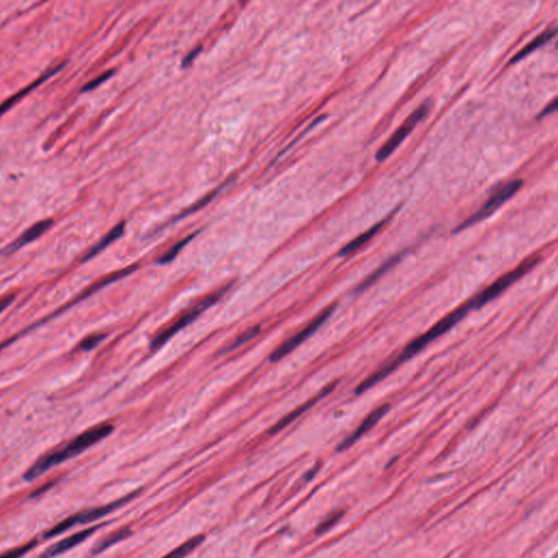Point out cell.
<instances>
[{"mask_svg":"<svg viewBox=\"0 0 558 558\" xmlns=\"http://www.w3.org/2000/svg\"><path fill=\"white\" fill-rule=\"evenodd\" d=\"M557 108V102H556V99H553L552 103L548 104V106L546 108L543 109L542 113H540L539 115V118H543V117L548 116V115L552 114L553 111L556 110Z\"/></svg>","mask_w":558,"mask_h":558,"instance_id":"29","label":"cell"},{"mask_svg":"<svg viewBox=\"0 0 558 558\" xmlns=\"http://www.w3.org/2000/svg\"><path fill=\"white\" fill-rule=\"evenodd\" d=\"M130 535H131V530L130 529H122L119 530V531H116V532L107 537L106 539H104V540L99 543V546H96L95 548H94V554L101 553V552L107 550V548L114 546L116 543L128 538Z\"/></svg>","mask_w":558,"mask_h":558,"instance_id":"19","label":"cell"},{"mask_svg":"<svg viewBox=\"0 0 558 558\" xmlns=\"http://www.w3.org/2000/svg\"><path fill=\"white\" fill-rule=\"evenodd\" d=\"M52 224H54V220H41V222L34 224L32 227L24 231L19 238H17L10 244L3 248L0 254L3 256H9L11 254L16 253L17 251L23 248L26 244L33 242L34 240H37L41 235H44L47 230L52 227Z\"/></svg>","mask_w":558,"mask_h":558,"instance_id":"10","label":"cell"},{"mask_svg":"<svg viewBox=\"0 0 558 558\" xmlns=\"http://www.w3.org/2000/svg\"><path fill=\"white\" fill-rule=\"evenodd\" d=\"M124 231V222H120L118 225L115 226L113 229L107 233L104 238H102V240L99 242L96 243L95 246L93 248H90V250L88 251V253L86 254L84 256V259H83V262H88L90 260L93 259L95 258L97 254L101 253L102 251L105 250L109 244L116 241L117 239H119L122 237V233Z\"/></svg>","mask_w":558,"mask_h":558,"instance_id":"15","label":"cell"},{"mask_svg":"<svg viewBox=\"0 0 558 558\" xmlns=\"http://www.w3.org/2000/svg\"><path fill=\"white\" fill-rule=\"evenodd\" d=\"M343 514H344V512H334V514H331V516L326 518L324 521L320 522V526L316 528V535H323V533H325L326 531H329L331 528H333L334 526L336 525L338 520L343 517Z\"/></svg>","mask_w":558,"mask_h":558,"instance_id":"22","label":"cell"},{"mask_svg":"<svg viewBox=\"0 0 558 558\" xmlns=\"http://www.w3.org/2000/svg\"><path fill=\"white\" fill-rule=\"evenodd\" d=\"M539 261H540V256H531L527 261L520 264L517 269H512L507 274L503 275L501 278L497 279V282H494L491 286H488L486 289L480 292L478 296L474 297L477 309L483 307L486 303L499 297L501 292L510 287L514 282H517L518 279L525 276L530 269H533L539 263Z\"/></svg>","mask_w":558,"mask_h":558,"instance_id":"5","label":"cell"},{"mask_svg":"<svg viewBox=\"0 0 558 558\" xmlns=\"http://www.w3.org/2000/svg\"><path fill=\"white\" fill-rule=\"evenodd\" d=\"M334 310H335V305H331L329 308L322 311L318 316L311 320L310 324L305 326L302 331L296 334L295 336L288 339L287 341H285L284 344L275 349L274 352H271V357H269L271 362L275 363V362H278L279 360L284 359L285 357H287L288 354L296 350L300 345L305 343L307 339L310 338L313 334L320 329L322 324L333 314Z\"/></svg>","mask_w":558,"mask_h":558,"instance_id":"7","label":"cell"},{"mask_svg":"<svg viewBox=\"0 0 558 558\" xmlns=\"http://www.w3.org/2000/svg\"><path fill=\"white\" fill-rule=\"evenodd\" d=\"M229 288L230 285H227L226 287L220 288L218 291L213 292L211 295L205 297L204 299L201 300L197 305H194L193 308L190 309L189 311H186L176 322H173L171 325H169V327L164 329L163 331H160L157 336L153 339L152 343H151V348L157 349L163 346L169 339L173 338L179 331L184 329L186 325L191 324L193 320H197V318L201 316L202 313L206 311V309H209V307H212L213 305L218 302V300H220L222 296L225 295Z\"/></svg>","mask_w":558,"mask_h":558,"instance_id":"3","label":"cell"},{"mask_svg":"<svg viewBox=\"0 0 558 558\" xmlns=\"http://www.w3.org/2000/svg\"><path fill=\"white\" fill-rule=\"evenodd\" d=\"M106 338L105 334H96V335H90L83 339L80 343V349L83 352H90L92 349L95 348L99 343Z\"/></svg>","mask_w":558,"mask_h":558,"instance_id":"23","label":"cell"},{"mask_svg":"<svg viewBox=\"0 0 558 558\" xmlns=\"http://www.w3.org/2000/svg\"><path fill=\"white\" fill-rule=\"evenodd\" d=\"M222 188H220V189L218 190H215V191H213V193H211L209 194V195H207V197L205 198V199L202 200V201L199 202V203H198L197 205H194V206H192L191 209H189V211H186V212L182 213V214H181L180 216H178V218H177V220H181V218H184V216H186V215L192 214V213L195 212V211H198V209H201V207L204 206L205 204L209 203V201H212L213 198H215L216 197V195H218V192L220 191V189H222Z\"/></svg>","mask_w":558,"mask_h":558,"instance_id":"25","label":"cell"},{"mask_svg":"<svg viewBox=\"0 0 558 558\" xmlns=\"http://www.w3.org/2000/svg\"><path fill=\"white\" fill-rule=\"evenodd\" d=\"M65 65L66 64H62V65L56 66V67L52 68V69L48 70V71H47L44 75H41V78L37 79V81H34L32 84L26 86L23 90H21L19 93L16 94V95H13L12 97L7 99L5 103L1 104V105H0V116H3L6 111L8 110L9 108H11V107H12L13 105L17 103V102L20 101L21 99H23L24 96L28 95V94H29L30 92H32L34 88H37V86H41V83L45 82V81L48 80L50 77L56 75V73H57L59 70H61Z\"/></svg>","mask_w":558,"mask_h":558,"instance_id":"13","label":"cell"},{"mask_svg":"<svg viewBox=\"0 0 558 558\" xmlns=\"http://www.w3.org/2000/svg\"><path fill=\"white\" fill-rule=\"evenodd\" d=\"M389 409V403H385V405H382V406L373 410L372 412L367 416L365 421L362 422L361 425H360L352 434L349 435L348 437H346V439L338 445L337 452H344V450H348L349 448H352V445L357 442L358 439H361L363 435L367 434V432L372 429L375 424L378 423L381 418L387 414Z\"/></svg>","mask_w":558,"mask_h":558,"instance_id":"9","label":"cell"},{"mask_svg":"<svg viewBox=\"0 0 558 558\" xmlns=\"http://www.w3.org/2000/svg\"><path fill=\"white\" fill-rule=\"evenodd\" d=\"M16 295H7L0 299V314L15 301Z\"/></svg>","mask_w":558,"mask_h":558,"instance_id":"27","label":"cell"},{"mask_svg":"<svg viewBox=\"0 0 558 558\" xmlns=\"http://www.w3.org/2000/svg\"><path fill=\"white\" fill-rule=\"evenodd\" d=\"M113 75H114V71H107V73H103V75H99V77H97V78L94 79L93 81H90L88 84L83 86L82 92H88V90H94V88L101 86L102 83L105 82L107 79L110 78Z\"/></svg>","mask_w":558,"mask_h":558,"instance_id":"26","label":"cell"},{"mask_svg":"<svg viewBox=\"0 0 558 558\" xmlns=\"http://www.w3.org/2000/svg\"><path fill=\"white\" fill-rule=\"evenodd\" d=\"M429 103L422 104L421 106L418 107V108L405 120V122L401 124V127L396 130L395 133L387 140V142L382 145V148L378 150V152L376 153V156H375L376 160H378V162H383V160H385L386 158H388V156H389L392 153L395 152L396 148H398L399 145L403 142V140L406 139V137L410 135L411 131L416 128V124L425 118L427 113H429Z\"/></svg>","mask_w":558,"mask_h":558,"instance_id":"8","label":"cell"},{"mask_svg":"<svg viewBox=\"0 0 558 558\" xmlns=\"http://www.w3.org/2000/svg\"><path fill=\"white\" fill-rule=\"evenodd\" d=\"M102 526H95V527L88 528V529L83 530L80 532L75 533V535H70L68 538L59 541V542L55 543L52 546L47 548L44 553L39 556V558H54L56 556L60 555L75 548L81 543L84 542L86 539L90 538V535H93L94 531L101 528Z\"/></svg>","mask_w":558,"mask_h":558,"instance_id":"12","label":"cell"},{"mask_svg":"<svg viewBox=\"0 0 558 558\" xmlns=\"http://www.w3.org/2000/svg\"><path fill=\"white\" fill-rule=\"evenodd\" d=\"M260 333H261V326L260 325H256L253 326V327H251V329H247L244 333L241 334L240 336L237 337V338L225 349V352H231V350H235V349L238 348V347L242 346L243 344H246L248 341L256 338Z\"/></svg>","mask_w":558,"mask_h":558,"instance_id":"20","label":"cell"},{"mask_svg":"<svg viewBox=\"0 0 558 558\" xmlns=\"http://www.w3.org/2000/svg\"><path fill=\"white\" fill-rule=\"evenodd\" d=\"M137 493H139V492L130 494L128 497H124V499L114 501V503H111V504L105 505V506L86 509V510H83V512H78V514H73V516H70V517L66 518L65 520L60 521L58 525L52 527L50 531H47L46 535H45V538H54V537L61 535L62 532H65V531L75 527V526L84 525V523H90V522L101 519V518L105 517L106 514H110L111 512L116 510L117 508L124 506L130 499L137 497Z\"/></svg>","mask_w":558,"mask_h":558,"instance_id":"4","label":"cell"},{"mask_svg":"<svg viewBox=\"0 0 558 558\" xmlns=\"http://www.w3.org/2000/svg\"><path fill=\"white\" fill-rule=\"evenodd\" d=\"M316 470H318V468L312 469V470H311L310 472H309L308 474L305 477V481H310L311 479L314 477V474H316Z\"/></svg>","mask_w":558,"mask_h":558,"instance_id":"30","label":"cell"},{"mask_svg":"<svg viewBox=\"0 0 558 558\" xmlns=\"http://www.w3.org/2000/svg\"><path fill=\"white\" fill-rule=\"evenodd\" d=\"M195 235H197V233H192L191 235H189V237H186V238H184V240L179 241L178 243H176V244H175V246H173V248L169 249V250L167 251V252H166V253L164 254L163 256H160V259H158L157 261L158 263L160 264L171 263V261H173V260L176 259L177 256H178L179 254V252H180V251L184 248V246H186V244H188V243H189L190 241H191L192 239H193L194 237H195Z\"/></svg>","mask_w":558,"mask_h":558,"instance_id":"21","label":"cell"},{"mask_svg":"<svg viewBox=\"0 0 558 558\" xmlns=\"http://www.w3.org/2000/svg\"><path fill=\"white\" fill-rule=\"evenodd\" d=\"M474 309H477L476 301H474V298H472V299L469 300L468 302L459 307L457 310L452 311L448 316L443 318L442 320H439V323L435 324L427 333H424L421 336H418V338L411 341L410 344L399 354L398 357L388 362L387 365H384L382 369H378V372L371 375L369 378H365V381H363L358 386L357 389H356V394L361 395V394L369 390V388L376 385L378 383L388 376L390 373L394 372L399 365H403V362H406L407 360L414 357V354L421 352L422 349L431 344L432 341H434L435 339L442 336L443 334L450 331L452 327L459 323L460 320H463L470 311L474 310Z\"/></svg>","mask_w":558,"mask_h":558,"instance_id":"1","label":"cell"},{"mask_svg":"<svg viewBox=\"0 0 558 558\" xmlns=\"http://www.w3.org/2000/svg\"><path fill=\"white\" fill-rule=\"evenodd\" d=\"M201 46L198 47V48H195V50H192V52H190V54L188 55L186 58H184V61H182V67L186 68L188 67V66L191 65V62L193 61L195 58H197L198 55H199V52H201Z\"/></svg>","mask_w":558,"mask_h":558,"instance_id":"28","label":"cell"},{"mask_svg":"<svg viewBox=\"0 0 558 558\" xmlns=\"http://www.w3.org/2000/svg\"><path fill=\"white\" fill-rule=\"evenodd\" d=\"M203 541H204V537H203V535L194 537V538L190 539V540L184 542V544H181L178 548H175L171 553L164 556L163 558H184V556L191 553L192 550H195L198 546H201Z\"/></svg>","mask_w":558,"mask_h":558,"instance_id":"18","label":"cell"},{"mask_svg":"<svg viewBox=\"0 0 558 558\" xmlns=\"http://www.w3.org/2000/svg\"><path fill=\"white\" fill-rule=\"evenodd\" d=\"M385 222L386 220H382V222H378L376 225L367 229L365 233L358 235L357 238H354V240L350 241L347 246L341 249L340 252H339V256H349V254L354 253L356 251L359 250L361 247L365 246V243L369 242V241L380 231L381 228L385 225Z\"/></svg>","mask_w":558,"mask_h":558,"instance_id":"14","label":"cell"},{"mask_svg":"<svg viewBox=\"0 0 558 558\" xmlns=\"http://www.w3.org/2000/svg\"><path fill=\"white\" fill-rule=\"evenodd\" d=\"M401 256H403L401 254L392 256L388 261H386L385 263L381 265V267H378V269H376L374 273H372V274L369 275V276L365 279V282L360 285V287L358 288L357 291H363V290L369 288L371 285L374 284V282H376L378 278H381L383 275L385 274L386 271H389L392 267H394V265H396V264L401 261Z\"/></svg>","mask_w":558,"mask_h":558,"instance_id":"17","label":"cell"},{"mask_svg":"<svg viewBox=\"0 0 558 558\" xmlns=\"http://www.w3.org/2000/svg\"><path fill=\"white\" fill-rule=\"evenodd\" d=\"M522 184H523V181H522L521 179L510 181L509 184L503 186L501 190H499L497 193L494 194L493 197L488 200L485 204L479 209L478 212L474 213L468 220H465L463 224H460V225L456 228L455 233L463 231V230L471 227V226L474 225V224H478V222H482V220H485V218H490L493 213L497 212V209H499L501 205L504 204L507 200L510 199L512 195L516 194V192L521 188Z\"/></svg>","mask_w":558,"mask_h":558,"instance_id":"6","label":"cell"},{"mask_svg":"<svg viewBox=\"0 0 558 558\" xmlns=\"http://www.w3.org/2000/svg\"><path fill=\"white\" fill-rule=\"evenodd\" d=\"M555 35L556 28H552V29H548L546 31L543 32L539 37H535L532 41H530L529 44H528L525 48H522L521 50H519L518 54L516 55L514 57L512 58L510 64H514V62L520 61V60L527 57L528 55L538 50V48H540L543 45H546V43H548V41L553 39Z\"/></svg>","mask_w":558,"mask_h":558,"instance_id":"16","label":"cell"},{"mask_svg":"<svg viewBox=\"0 0 558 558\" xmlns=\"http://www.w3.org/2000/svg\"><path fill=\"white\" fill-rule=\"evenodd\" d=\"M37 541H32V542L28 543L26 546L13 548V550L6 552L3 555H0V558H21L22 556L26 555V553H29L30 550H31L34 546H37Z\"/></svg>","mask_w":558,"mask_h":558,"instance_id":"24","label":"cell"},{"mask_svg":"<svg viewBox=\"0 0 558 558\" xmlns=\"http://www.w3.org/2000/svg\"><path fill=\"white\" fill-rule=\"evenodd\" d=\"M113 431H114V427L109 423L99 424L96 427L86 430V432H83L82 434L75 437L73 441H70L64 448L39 458L37 463H34L24 473V480L31 482L41 477L43 473L47 472L50 469L65 463L66 460L80 455L81 452L110 435Z\"/></svg>","mask_w":558,"mask_h":558,"instance_id":"2","label":"cell"},{"mask_svg":"<svg viewBox=\"0 0 558 558\" xmlns=\"http://www.w3.org/2000/svg\"><path fill=\"white\" fill-rule=\"evenodd\" d=\"M337 383H333L331 385L326 386L325 388H323V390L320 392V394L318 395L314 396L313 398H311L310 401H307V403H303L301 406L298 407L297 409L295 410L291 411L290 414H288L287 416H285L282 420H279L276 424H275L274 427H271V431H269V434H277L279 432L284 430L285 427H287L289 424H291L292 422L297 420L299 416H302L305 412L309 410V409L312 408L316 403L320 401V399H323L324 397L331 394L333 392L334 388L336 387Z\"/></svg>","mask_w":558,"mask_h":558,"instance_id":"11","label":"cell"}]
</instances>
